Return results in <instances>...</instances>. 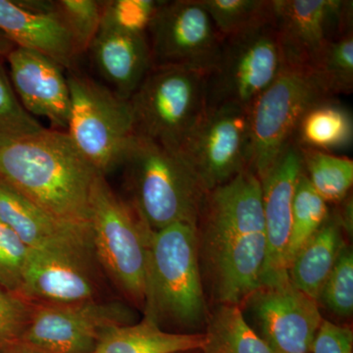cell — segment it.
I'll list each match as a JSON object with an SVG mask.
<instances>
[{
    "mask_svg": "<svg viewBox=\"0 0 353 353\" xmlns=\"http://www.w3.org/2000/svg\"><path fill=\"white\" fill-rule=\"evenodd\" d=\"M329 215L328 203L311 187L303 169L292 202V229L285 255L287 270L296 253L326 222Z\"/></svg>",
    "mask_w": 353,
    "mask_h": 353,
    "instance_id": "cell-26",
    "label": "cell"
},
{
    "mask_svg": "<svg viewBox=\"0 0 353 353\" xmlns=\"http://www.w3.org/2000/svg\"><path fill=\"white\" fill-rule=\"evenodd\" d=\"M129 101L137 136L179 152L208 110L205 76L152 69Z\"/></svg>",
    "mask_w": 353,
    "mask_h": 353,
    "instance_id": "cell-7",
    "label": "cell"
},
{
    "mask_svg": "<svg viewBox=\"0 0 353 353\" xmlns=\"http://www.w3.org/2000/svg\"><path fill=\"white\" fill-rule=\"evenodd\" d=\"M329 99L333 97L308 69L284 64L275 81L250 105L248 170L261 180L294 141L306 111Z\"/></svg>",
    "mask_w": 353,
    "mask_h": 353,
    "instance_id": "cell-8",
    "label": "cell"
},
{
    "mask_svg": "<svg viewBox=\"0 0 353 353\" xmlns=\"http://www.w3.org/2000/svg\"><path fill=\"white\" fill-rule=\"evenodd\" d=\"M131 305L103 299L75 303H30L24 332L14 347L30 353H94L114 327L132 324Z\"/></svg>",
    "mask_w": 353,
    "mask_h": 353,
    "instance_id": "cell-9",
    "label": "cell"
},
{
    "mask_svg": "<svg viewBox=\"0 0 353 353\" xmlns=\"http://www.w3.org/2000/svg\"><path fill=\"white\" fill-rule=\"evenodd\" d=\"M44 129L39 120L30 115L20 103L0 61V141L24 138Z\"/></svg>",
    "mask_w": 353,
    "mask_h": 353,
    "instance_id": "cell-31",
    "label": "cell"
},
{
    "mask_svg": "<svg viewBox=\"0 0 353 353\" xmlns=\"http://www.w3.org/2000/svg\"><path fill=\"white\" fill-rule=\"evenodd\" d=\"M223 39L252 29L272 18V0H201Z\"/></svg>",
    "mask_w": 353,
    "mask_h": 353,
    "instance_id": "cell-28",
    "label": "cell"
},
{
    "mask_svg": "<svg viewBox=\"0 0 353 353\" xmlns=\"http://www.w3.org/2000/svg\"><path fill=\"white\" fill-rule=\"evenodd\" d=\"M88 51L106 85L127 101L152 69L146 34L101 30Z\"/></svg>",
    "mask_w": 353,
    "mask_h": 353,
    "instance_id": "cell-20",
    "label": "cell"
},
{
    "mask_svg": "<svg viewBox=\"0 0 353 353\" xmlns=\"http://www.w3.org/2000/svg\"><path fill=\"white\" fill-rule=\"evenodd\" d=\"M303 172L301 152L292 141L261 182L267 257L262 285L287 280V255L292 229V202L296 183Z\"/></svg>",
    "mask_w": 353,
    "mask_h": 353,
    "instance_id": "cell-17",
    "label": "cell"
},
{
    "mask_svg": "<svg viewBox=\"0 0 353 353\" xmlns=\"http://www.w3.org/2000/svg\"><path fill=\"white\" fill-rule=\"evenodd\" d=\"M317 303H321L338 317L352 315L353 254L347 245H343L333 270L323 285Z\"/></svg>",
    "mask_w": 353,
    "mask_h": 353,
    "instance_id": "cell-32",
    "label": "cell"
},
{
    "mask_svg": "<svg viewBox=\"0 0 353 353\" xmlns=\"http://www.w3.org/2000/svg\"><path fill=\"white\" fill-rule=\"evenodd\" d=\"M336 215H329L321 228L299 250L288 267L290 282L318 301L323 285L343 250V233Z\"/></svg>",
    "mask_w": 353,
    "mask_h": 353,
    "instance_id": "cell-21",
    "label": "cell"
},
{
    "mask_svg": "<svg viewBox=\"0 0 353 353\" xmlns=\"http://www.w3.org/2000/svg\"><path fill=\"white\" fill-rule=\"evenodd\" d=\"M192 352H183V353H192Z\"/></svg>",
    "mask_w": 353,
    "mask_h": 353,
    "instance_id": "cell-38",
    "label": "cell"
},
{
    "mask_svg": "<svg viewBox=\"0 0 353 353\" xmlns=\"http://www.w3.org/2000/svg\"><path fill=\"white\" fill-rule=\"evenodd\" d=\"M30 315V303L0 285V353L17 345Z\"/></svg>",
    "mask_w": 353,
    "mask_h": 353,
    "instance_id": "cell-34",
    "label": "cell"
},
{
    "mask_svg": "<svg viewBox=\"0 0 353 353\" xmlns=\"http://www.w3.org/2000/svg\"><path fill=\"white\" fill-rule=\"evenodd\" d=\"M196 227L178 223L152 232L143 318L164 330L199 328L208 320Z\"/></svg>",
    "mask_w": 353,
    "mask_h": 353,
    "instance_id": "cell-3",
    "label": "cell"
},
{
    "mask_svg": "<svg viewBox=\"0 0 353 353\" xmlns=\"http://www.w3.org/2000/svg\"><path fill=\"white\" fill-rule=\"evenodd\" d=\"M272 20L284 64L309 69L327 44L352 32V1L272 0Z\"/></svg>",
    "mask_w": 353,
    "mask_h": 353,
    "instance_id": "cell-13",
    "label": "cell"
},
{
    "mask_svg": "<svg viewBox=\"0 0 353 353\" xmlns=\"http://www.w3.org/2000/svg\"><path fill=\"white\" fill-rule=\"evenodd\" d=\"M274 353H310L323 322L318 303L289 279L262 285L241 304ZM254 327V328H255Z\"/></svg>",
    "mask_w": 353,
    "mask_h": 353,
    "instance_id": "cell-14",
    "label": "cell"
},
{
    "mask_svg": "<svg viewBox=\"0 0 353 353\" xmlns=\"http://www.w3.org/2000/svg\"><path fill=\"white\" fill-rule=\"evenodd\" d=\"M9 79L23 108L54 130L68 127L71 94L65 69L36 51L15 46L6 57Z\"/></svg>",
    "mask_w": 353,
    "mask_h": 353,
    "instance_id": "cell-19",
    "label": "cell"
},
{
    "mask_svg": "<svg viewBox=\"0 0 353 353\" xmlns=\"http://www.w3.org/2000/svg\"><path fill=\"white\" fill-rule=\"evenodd\" d=\"M0 32L15 46L76 70L82 57L54 0H0Z\"/></svg>",
    "mask_w": 353,
    "mask_h": 353,
    "instance_id": "cell-18",
    "label": "cell"
},
{
    "mask_svg": "<svg viewBox=\"0 0 353 353\" xmlns=\"http://www.w3.org/2000/svg\"><path fill=\"white\" fill-rule=\"evenodd\" d=\"M90 233L102 275L129 305L143 309L152 231L99 174L90 194Z\"/></svg>",
    "mask_w": 353,
    "mask_h": 353,
    "instance_id": "cell-5",
    "label": "cell"
},
{
    "mask_svg": "<svg viewBox=\"0 0 353 353\" xmlns=\"http://www.w3.org/2000/svg\"><path fill=\"white\" fill-rule=\"evenodd\" d=\"M310 353H353L352 330L323 320Z\"/></svg>",
    "mask_w": 353,
    "mask_h": 353,
    "instance_id": "cell-35",
    "label": "cell"
},
{
    "mask_svg": "<svg viewBox=\"0 0 353 353\" xmlns=\"http://www.w3.org/2000/svg\"><path fill=\"white\" fill-rule=\"evenodd\" d=\"M0 219L30 250L97 265L90 226H79L58 219L1 181Z\"/></svg>",
    "mask_w": 353,
    "mask_h": 353,
    "instance_id": "cell-15",
    "label": "cell"
},
{
    "mask_svg": "<svg viewBox=\"0 0 353 353\" xmlns=\"http://www.w3.org/2000/svg\"><path fill=\"white\" fill-rule=\"evenodd\" d=\"M299 148L304 174L319 196L327 203L345 201L352 188V160L331 152Z\"/></svg>",
    "mask_w": 353,
    "mask_h": 353,
    "instance_id": "cell-25",
    "label": "cell"
},
{
    "mask_svg": "<svg viewBox=\"0 0 353 353\" xmlns=\"http://www.w3.org/2000/svg\"><path fill=\"white\" fill-rule=\"evenodd\" d=\"M152 69L179 68L208 76L224 39L201 0H162L148 27Z\"/></svg>",
    "mask_w": 353,
    "mask_h": 353,
    "instance_id": "cell-11",
    "label": "cell"
},
{
    "mask_svg": "<svg viewBox=\"0 0 353 353\" xmlns=\"http://www.w3.org/2000/svg\"><path fill=\"white\" fill-rule=\"evenodd\" d=\"M205 334L175 333L143 318L139 322L108 330L95 353H183L202 352Z\"/></svg>",
    "mask_w": 353,
    "mask_h": 353,
    "instance_id": "cell-22",
    "label": "cell"
},
{
    "mask_svg": "<svg viewBox=\"0 0 353 353\" xmlns=\"http://www.w3.org/2000/svg\"><path fill=\"white\" fill-rule=\"evenodd\" d=\"M202 280L217 303L241 305L266 264L261 182L246 170L209 190L196 225Z\"/></svg>",
    "mask_w": 353,
    "mask_h": 353,
    "instance_id": "cell-1",
    "label": "cell"
},
{
    "mask_svg": "<svg viewBox=\"0 0 353 353\" xmlns=\"http://www.w3.org/2000/svg\"><path fill=\"white\" fill-rule=\"evenodd\" d=\"M121 167L127 201L150 231L196 227L208 192L180 153L136 134Z\"/></svg>",
    "mask_w": 353,
    "mask_h": 353,
    "instance_id": "cell-4",
    "label": "cell"
},
{
    "mask_svg": "<svg viewBox=\"0 0 353 353\" xmlns=\"http://www.w3.org/2000/svg\"><path fill=\"white\" fill-rule=\"evenodd\" d=\"M179 153L208 192L229 182L250 166V109L208 108Z\"/></svg>",
    "mask_w": 353,
    "mask_h": 353,
    "instance_id": "cell-12",
    "label": "cell"
},
{
    "mask_svg": "<svg viewBox=\"0 0 353 353\" xmlns=\"http://www.w3.org/2000/svg\"><path fill=\"white\" fill-rule=\"evenodd\" d=\"M54 6L83 55L101 30L103 0H54Z\"/></svg>",
    "mask_w": 353,
    "mask_h": 353,
    "instance_id": "cell-30",
    "label": "cell"
},
{
    "mask_svg": "<svg viewBox=\"0 0 353 353\" xmlns=\"http://www.w3.org/2000/svg\"><path fill=\"white\" fill-rule=\"evenodd\" d=\"M283 66L284 57L272 18L224 39L217 64L205 76L208 108L229 104L250 109Z\"/></svg>",
    "mask_w": 353,
    "mask_h": 353,
    "instance_id": "cell-10",
    "label": "cell"
},
{
    "mask_svg": "<svg viewBox=\"0 0 353 353\" xmlns=\"http://www.w3.org/2000/svg\"><path fill=\"white\" fill-rule=\"evenodd\" d=\"M14 48L15 46L0 32V61L6 60L7 55Z\"/></svg>",
    "mask_w": 353,
    "mask_h": 353,
    "instance_id": "cell-36",
    "label": "cell"
},
{
    "mask_svg": "<svg viewBox=\"0 0 353 353\" xmlns=\"http://www.w3.org/2000/svg\"><path fill=\"white\" fill-rule=\"evenodd\" d=\"M206 322L203 353H274L248 324L240 305L219 303Z\"/></svg>",
    "mask_w": 353,
    "mask_h": 353,
    "instance_id": "cell-24",
    "label": "cell"
},
{
    "mask_svg": "<svg viewBox=\"0 0 353 353\" xmlns=\"http://www.w3.org/2000/svg\"><path fill=\"white\" fill-rule=\"evenodd\" d=\"M67 79L71 110L66 132L83 157L106 176L121 167L136 137L130 101L76 70L68 71Z\"/></svg>",
    "mask_w": 353,
    "mask_h": 353,
    "instance_id": "cell-6",
    "label": "cell"
},
{
    "mask_svg": "<svg viewBox=\"0 0 353 353\" xmlns=\"http://www.w3.org/2000/svg\"><path fill=\"white\" fill-rule=\"evenodd\" d=\"M99 174L62 130L46 128L0 141V181L71 224L90 226V194Z\"/></svg>",
    "mask_w": 353,
    "mask_h": 353,
    "instance_id": "cell-2",
    "label": "cell"
},
{
    "mask_svg": "<svg viewBox=\"0 0 353 353\" xmlns=\"http://www.w3.org/2000/svg\"><path fill=\"white\" fill-rule=\"evenodd\" d=\"M352 113L333 99L317 102L308 109L297 127L294 141L299 148L331 152L352 145Z\"/></svg>",
    "mask_w": 353,
    "mask_h": 353,
    "instance_id": "cell-23",
    "label": "cell"
},
{
    "mask_svg": "<svg viewBox=\"0 0 353 353\" xmlns=\"http://www.w3.org/2000/svg\"><path fill=\"white\" fill-rule=\"evenodd\" d=\"M29 253L17 234L0 219V285L9 292L16 294L19 289Z\"/></svg>",
    "mask_w": 353,
    "mask_h": 353,
    "instance_id": "cell-33",
    "label": "cell"
},
{
    "mask_svg": "<svg viewBox=\"0 0 353 353\" xmlns=\"http://www.w3.org/2000/svg\"><path fill=\"white\" fill-rule=\"evenodd\" d=\"M161 1L104 0L101 30L124 34H146Z\"/></svg>",
    "mask_w": 353,
    "mask_h": 353,
    "instance_id": "cell-29",
    "label": "cell"
},
{
    "mask_svg": "<svg viewBox=\"0 0 353 353\" xmlns=\"http://www.w3.org/2000/svg\"><path fill=\"white\" fill-rule=\"evenodd\" d=\"M1 353H30L28 352H25V350H20V348L12 347L10 350H6V352Z\"/></svg>",
    "mask_w": 353,
    "mask_h": 353,
    "instance_id": "cell-37",
    "label": "cell"
},
{
    "mask_svg": "<svg viewBox=\"0 0 353 353\" xmlns=\"http://www.w3.org/2000/svg\"><path fill=\"white\" fill-rule=\"evenodd\" d=\"M97 264L30 250L16 294L29 303H75L109 299Z\"/></svg>",
    "mask_w": 353,
    "mask_h": 353,
    "instance_id": "cell-16",
    "label": "cell"
},
{
    "mask_svg": "<svg viewBox=\"0 0 353 353\" xmlns=\"http://www.w3.org/2000/svg\"><path fill=\"white\" fill-rule=\"evenodd\" d=\"M308 70L332 97L352 92L353 32L327 44Z\"/></svg>",
    "mask_w": 353,
    "mask_h": 353,
    "instance_id": "cell-27",
    "label": "cell"
},
{
    "mask_svg": "<svg viewBox=\"0 0 353 353\" xmlns=\"http://www.w3.org/2000/svg\"><path fill=\"white\" fill-rule=\"evenodd\" d=\"M95 353V352H94Z\"/></svg>",
    "mask_w": 353,
    "mask_h": 353,
    "instance_id": "cell-39",
    "label": "cell"
}]
</instances>
